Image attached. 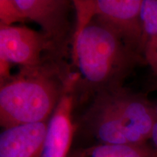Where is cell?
<instances>
[{
	"label": "cell",
	"instance_id": "cell-1",
	"mask_svg": "<svg viewBox=\"0 0 157 157\" xmlns=\"http://www.w3.org/2000/svg\"><path fill=\"white\" fill-rule=\"evenodd\" d=\"M82 121L101 144H142L151 139L157 115L145 96L120 87L98 92Z\"/></svg>",
	"mask_w": 157,
	"mask_h": 157
},
{
	"label": "cell",
	"instance_id": "cell-2",
	"mask_svg": "<svg viewBox=\"0 0 157 157\" xmlns=\"http://www.w3.org/2000/svg\"><path fill=\"white\" fill-rule=\"evenodd\" d=\"M74 58L80 73L96 93L121 87L132 68L143 61L112 29L95 17L76 31Z\"/></svg>",
	"mask_w": 157,
	"mask_h": 157
},
{
	"label": "cell",
	"instance_id": "cell-3",
	"mask_svg": "<svg viewBox=\"0 0 157 157\" xmlns=\"http://www.w3.org/2000/svg\"><path fill=\"white\" fill-rule=\"evenodd\" d=\"M66 90L53 71L44 66L23 67L1 82L0 124L4 129L47 121Z\"/></svg>",
	"mask_w": 157,
	"mask_h": 157
},
{
	"label": "cell",
	"instance_id": "cell-4",
	"mask_svg": "<svg viewBox=\"0 0 157 157\" xmlns=\"http://www.w3.org/2000/svg\"><path fill=\"white\" fill-rule=\"evenodd\" d=\"M143 0L93 1L94 17L112 29L136 53H143L140 9Z\"/></svg>",
	"mask_w": 157,
	"mask_h": 157
},
{
	"label": "cell",
	"instance_id": "cell-5",
	"mask_svg": "<svg viewBox=\"0 0 157 157\" xmlns=\"http://www.w3.org/2000/svg\"><path fill=\"white\" fill-rule=\"evenodd\" d=\"M56 46L44 33L25 26L0 24V63L23 67L42 66V53Z\"/></svg>",
	"mask_w": 157,
	"mask_h": 157
},
{
	"label": "cell",
	"instance_id": "cell-6",
	"mask_svg": "<svg viewBox=\"0 0 157 157\" xmlns=\"http://www.w3.org/2000/svg\"><path fill=\"white\" fill-rule=\"evenodd\" d=\"M24 21L31 20L42 27L55 44H60L67 32L69 2L64 0H13Z\"/></svg>",
	"mask_w": 157,
	"mask_h": 157
},
{
	"label": "cell",
	"instance_id": "cell-7",
	"mask_svg": "<svg viewBox=\"0 0 157 157\" xmlns=\"http://www.w3.org/2000/svg\"><path fill=\"white\" fill-rule=\"evenodd\" d=\"M66 84V90L48 122L42 157H69L74 127L71 119L73 97L69 90L73 85Z\"/></svg>",
	"mask_w": 157,
	"mask_h": 157
},
{
	"label": "cell",
	"instance_id": "cell-8",
	"mask_svg": "<svg viewBox=\"0 0 157 157\" xmlns=\"http://www.w3.org/2000/svg\"><path fill=\"white\" fill-rule=\"evenodd\" d=\"M48 123L25 124L4 129L0 157H42Z\"/></svg>",
	"mask_w": 157,
	"mask_h": 157
},
{
	"label": "cell",
	"instance_id": "cell-9",
	"mask_svg": "<svg viewBox=\"0 0 157 157\" xmlns=\"http://www.w3.org/2000/svg\"><path fill=\"white\" fill-rule=\"evenodd\" d=\"M69 157H157V151L147 143L133 145L100 143L76 151Z\"/></svg>",
	"mask_w": 157,
	"mask_h": 157
},
{
	"label": "cell",
	"instance_id": "cell-10",
	"mask_svg": "<svg viewBox=\"0 0 157 157\" xmlns=\"http://www.w3.org/2000/svg\"><path fill=\"white\" fill-rule=\"evenodd\" d=\"M143 26V49L149 40L157 36V0H143L140 9Z\"/></svg>",
	"mask_w": 157,
	"mask_h": 157
},
{
	"label": "cell",
	"instance_id": "cell-11",
	"mask_svg": "<svg viewBox=\"0 0 157 157\" xmlns=\"http://www.w3.org/2000/svg\"><path fill=\"white\" fill-rule=\"evenodd\" d=\"M0 20L1 24L5 25H12L15 22H24L13 0L0 1Z\"/></svg>",
	"mask_w": 157,
	"mask_h": 157
},
{
	"label": "cell",
	"instance_id": "cell-12",
	"mask_svg": "<svg viewBox=\"0 0 157 157\" xmlns=\"http://www.w3.org/2000/svg\"><path fill=\"white\" fill-rule=\"evenodd\" d=\"M143 54L157 78V36L148 41L145 47Z\"/></svg>",
	"mask_w": 157,
	"mask_h": 157
},
{
	"label": "cell",
	"instance_id": "cell-13",
	"mask_svg": "<svg viewBox=\"0 0 157 157\" xmlns=\"http://www.w3.org/2000/svg\"><path fill=\"white\" fill-rule=\"evenodd\" d=\"M150 140H151L153 143V147L156 149L157 151V121L154 124V127H153L151 136Z\"/></svg>",
	"mask_w": 157,
	"mask_h": 157
},
{
	"label": "cell",
	"instance_id": "cell-14",
	"mask_svg": "<svg viewBox=\"0 0 157 157\" xmlns=\"http://www.w3.org/2000/svg\"><path fill=\"white\" fill-rule=\"evenodd\" d=\"M154 108H155V111H156V115H157V102L156 103H154Z\"/></svg>",
	"mask_w": 157,
	"mask_h": 157
}]
</instances>
